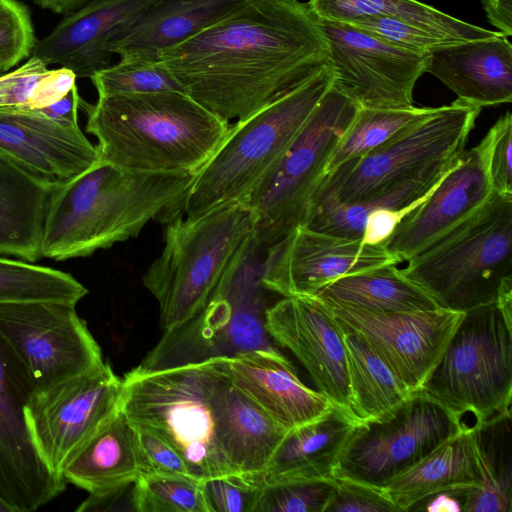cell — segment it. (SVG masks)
<instances>
[{
	"label": "cell",
	"mask_w": 512,
	"mask_h": 512,
	"mask_svg": "<svg viewBox=\"0 0 512 512\" xmlns=\"http://www.w3.org/2000/svg\"><path fill=\"white\" fill-rule=\"evenodd\" d=\"M122 379L109 363L33 392L24 416L33 445L56 476L119 410Z\"/></svg>",
	"instance_id": "cell-14"
},
{
	"label": "cell",
	"mask_w": 512,
	"mask_h": 512,
	"mask_svg": "<svg viewBox=\"0 0 512 512\" xmlns=\"http://www.w3.org/2000/svg\"><path fill=\"white\" fill-rule=\"evenodd\" d=\"M90 79L98 96L162 91L184 92L158 61L122 58L116 64L98 71Z\"/></svg>",
	"instance_id": "cell-40"
},
{
	"label": "cell",
	"mask_w": 512,
	"mask_h": 512,
	"mask_svg": "<svg viewBox=\"0 0 512 512\" xmlns=\"http://www.w3.org/2000/svg\"><path fill=\"white\" fill-rule=\"evenodd\" d=\"M333 84L359 107L413 105V90L429 54L394 45L349 23L319 20Z\"/></svg>",
	"instance_id": "cell-15"
},
{
	"label": "cell",
	"mask_w": 512,
	"mask_h": 512,
	"mask_svg": "<svg viewBox=\"0 0 512 512\" xmlns=\"http://www.w3.org/2000/svg\"><path fill=\"white\" fill-rule=\"evenodd\" d=\"M359 106L334 84L280 159L239 203L254 219L253 237L267 248L301 225L327 164Z\"/></svg>",
	"instance_id": "cell-9"
},
{
	"label": "cell",
	"mask_w": 512,
	"mask_h": 512,
	"mask_svg": "<svg viewBox=\"0 0 512 512\" xmlns=\"http://www.w3.org/2000/svg\"><path fill=\"white\" fill-rule=\"evenodd\" d=\"M314 296L328 304L369 313H414L440 308L394 264L339 277Z\"/></svg>",
	"instance_id": "cell-32"
},
{
	"label": "cell",
	"mask_w": 512,
	"mask_h": 512,
	"mask_svg": "<svg viewBox=\"0 0 512 512\" xmlns=\"http://www.w3.org/2000/svg\"><path fill=\"white\" fill-rule=\"evenodd\" d=\"M333 83L329 64L247 119L231 124L182 206L195 218L241 202L280 159Z\"/></svg>",
	"instance_id": "cell-6"
},
{
	"label": "cell",
	"mask_w": 512,
	"mask_h": 512,
	"mask_svg": "<svg viewBox=\"0 0 512 512\" xmlns=\"http://www.w3.org/2000/svg\"><path fill=\"white\" fill-rule=\"evenodd\" d=\"M325 304L336 321L362 337L412 392L427 380L464 315L443 308L369 313Z\"/></svg>",
	"instance_id": "cell-17"
},
{
	"label": "cell",
	"mask_w": 512,
	"mask_h": 512,
	"mask_svg": "<svg viewBox=\"0 0 512 512\" xmlns=\"http://www.w3.org/2000/svg\"><path fill=\"white\" fill-rule=\"evenodd\" d=\"M89 1L91 0H34L42 8L55 13H70Z\"/></svg>",
	"instance_id": "cell-51"
},
{
	"label": "cell",
	"mask_w": 512,
	"mask_h": 512,
	"mask_svg": "<svg viewBox=\"0 0 512 512\" xmlns=\"http://www.w3.org/2000/svg\"><path fill=\"white\" fill-rule=\"evenodd\" d=\"M511 411L472 425L480 483L466 491L465 512H511Z\"/></svg>",
	"instance_id": "cell-33"
},
{
	"label": "cell",
	"mask_w": 512,
	"mask_h": 512,
	"mask_svg": "<svg viewBox=\"0 0 512 512\" xmlns=\"http://www.w3.org/2000/svg\"><path fill=\"white\" fill-rule=\"evenodd\" d=\"M433 189H431L421 198L402 208H381L371 212L367 216L365 222L361 237L362 243L368 245L384 244L393 234L402 219L414 209H416L419 205H421L423 201L427 199Z\"/></svg>",
	"instance_id": "cell-48"
},
{
	"label": "cell",
	"mask_w": 512,
	"mask_h": 512,
	"mask_svg": "<svg viewBox=\"0 0 512 512\" xmlns=\"http://www.w3.org/2000/svg\"><path fill=\"white\" fill-rule=\"evenodd\" d=\"M243 0H157L107 49L122 58L157 61L162 50L182 43L234 9Z\"/></svg>",
	"instance_id": "cell-25"
},
{
	"label": "cell",
	"mask_w": 512,
	"mask_h": 512,
	"mask_svg": "<svg viewBox=\"0 0 512 512\" xmlns=\"http://www.w3.org/2000/svg\"><path fill=\"white\" fill-rule=\"evenodd\" d=\"M30 58L16 70L0 74V108L39 109L65 96L76 84V75L60 67L48 69Z\"/></svg>",
	"instance_id": "cell-38"
},
{
	"label": "cell",
	"mask_w": 512,
	"mask_h": 512,
	"mask_svg": "<svg viewBox=\"0 0 512 512\" xmlns=\"http://www.w3.org/2000/svg\"><path fill=\"white\" fill-rule=\"evenodd\" d=\"M81 98L75 85L65 96L58 101L39 108L38 110L46 117L69 126L78 124V108Z\"/></svg>",
	"instance_id": "cell-49"
},
{
	"label": "cell",
	"mask_w": 512,
	"mask_h": 512,
	"mask_svg": "<svg viewBox=\"0 0 512 512\" xmlns=\"http://www.w3.org/2000/svg\"><path fill=\"white\" fill-rule=\"evenodd\" d=\"M265 328L300 361L319 392L352 412L344 332L322 300L282 297L267 309Z\"/></svg>",
	"instance_id": "cell-19"
},
{
	"label": "cell",
	"mask_w": 512,
	"mask_h": 512,
	"mask_svg": "<svg viewBox=\"0 0 512 512\" xmlns=\"http://www.w3.org/2000/svg\"><path fill=\"white\" fill-rule=\"evenodd\" d=\"M225 376L221 358L148 373L132 369L122 379L120 406L136 428L175 448L192 477L235 473L219 434L217 402Z\"/></svg>",
	"instance_id": "cell-5"
},
{
	"label": "cell",
	"mask_w": 512,
	"mask_h": 512,
	"mask_svg": "<svg viewBox=\"0 0 512 512\" xmlns=\"http://www.w3.org/2000/svg\"><path fill=\"white\" fill-rule=\"evenodd\" d=\"M182 90L221 119L240 122L329 64L307 2L243 0L201 31L158 53Z\"/></svg>",
	"instance_id": "cell-1"
},
{
	"label": "cell",
	"mask_w": 512,
	"mask_h": 512,
	"mask_svg": "<svg viewBox=\"0 0 512 512\" xmlns=\"http://www.w3.org/2000/svg\"><path fill=\"white\" fill-rule=\"evenodd\" d=\"M432 110L431 107L414 105L395 108L359 107L327 164L326 174L382 145Z\"/></svg>",
	"instance_id": "cell-37"
},
{
	"label": "cell",
	"mask_w": 512,
	"mask_h": 512,
	"mask_svg": "<svg viewBox=\"0 0 512 512\" xmlns=\"http://www.w3.org/2000/svg\"><path fill=\"white\" fill-rule=\"evenodd\" d=\"M36 43L27 7L16 0H0V72L30 57Z\"/></svg>",
	"instance_id": "cell-43"
},
{
	"label": "cell",
	"mask_w": 512,
	"mask_h": 512,
	"mask_svg": "<svg viewBox=\"0 0 512 512\" xmlns=\"http://www.w3.org/2000/svg\"><path fill=\"white\" fill-rule=\"evenodd\" d=\"M426 72L471 105L512 100V45L502 34L442 46L429 53Z\"/></svg>",
	"instance_id": "cell-24"
},
{
	"label": "cell",
	"mask_w": 512,
	"mask_h": 512,
	"mask_svg": "<svg viewBox=\"0 0 512 512\" xmlns=\"http://www.w3.org/2000/svg\"><path fill=\"white\" fill-rule=\"evenodd\" d=\"M195 174L144 173L98 161L55 183L47 205L41 255L85 257L136 237L151 220L182 212Z\"/></svg>",
	"instance_id": "cell-2"
},
{
	"label": "cell",
	"mask_w": 512,
	"mask_h": 512,
	"mask_svg": "<svg viewBox=\"0 0 512 512\" xmlns=\"http://www.w3.org/2000/svg\"><path fill=\"white\" fill-rule=\"evenodd\" d=\"M336 480L324 512H399L382 488L353 480Z\"/></svg>",
	"instance_id": "cell-46"
},
{
	"label": "cell",
	"mask_w": 512,
	"mask_h": 512,
	"mask_svg": "<svg viewBox=\"0 0 512 512\" xmlns=\"http://www.w3.org/2000/svg\"><path fill=\"white\" fill-rule=\"evenodd\" d=\"M208 512H255L262 491L259 474L229 473L200 480Z\"/></svg>",
	"instance_id": "cell-42"
},
{
	"label": "cell",
	"mask_w": 512,
	"mask_h": 512,
	"mask_svg": "<svg viewBox=\"0 0 512 512\" xmlns=\"http://www.w3.org/2000/svg\"><path fill=\"white\" fill-rule=\"evenodd\" d=\"M0 512H11L9 507H7L3 501L0 499Z\"/></svg>",
	"instance_id": "cell-52"
},
{
	"label": "cell",
	"mask_w": 512,
	"mask_h": 512,
	"mask_svg": "<svg viewBox=\"0 0 512 512\" xmlns=\"http://www.w3.org/2000/svg\"><path fill=\"white\" fill-rule=\"evenodd\" d=\"M80 106L99 161L134 172L196 175L231 127L181 91L98 96Z\"/></svg>",
	"instance_id": "cell-3"
},
{
	"label": "cell",
	"mask_w": 512,
	"mask_h": 512,
	"mask_svg": "<svg viewBox=\"0 0 512 512\" xmlns=\"http://www.w3.org/2000/svg\"><path fill=\"white\" fill-rule=\"evenodd\" d=\"M54 184L0 157V255L32 263L42 258L43 223Z\"/></svg>",
	"instance_id": "cell-30"
},
{
	"label": "cell",
	"mask_w": 512,
	"mask_h": 512,
	"mask_svg": "<svg viewBox=\"0 0 512 512\" xmlns=\"http://www.w3.org/2000/svg\"><path fill=\"white\" fill-rule=\"evenodd\" d=\"M266 248L253 234L231 260L202 309L164 331L133 370L148 373L254 350H278L265 328L275 293L262 283Z\"/></svg>",
	"instance_id": "cell-4"
},
{
	"label": "cell",
	"mask_w": 512,
	"mask_h": 512,
	"mask_svg": "<svg viewBox=\"0 0 512 512\" xmlns=\"http://www.w3.org/2000/svg\"><path fill=\"white\" fill-rule=\"evenodd\" d=\"M137 512H208L200 480L183 475L144 474L133 484Z\"/></svg>",
	"instance_id": "cell-39"
},
{
	"label": "cell",
	"mask_w": 512,
	"mask_h": 512,
	"mask_svg": "<svg viewBox=\"0 0 512 512\" xmlns=\"http://www.w3.org/2000/svg\"><path fill=\"white\" fill-rule=\"evenodd\" d=\"M217 412L221 447L232 471L262 473L288 430L236 388L227 373L219 391Z\"/></svg>",
	"instance_id": "cell-28"
},
{
	"label": "cell",
	"mask_w": 512,
	"mask_h": 512,
	"mask_svg": "<svg viewBox=\"0 0 512 512\" xmlns=\"http://www.w3.org/2000/svg\"><path fill=\"white\" fill-rule=\"evenodd\" d=\"M342 329L351 411L359 422L378 418L401 404L412 391L362 337Z\"/></svg>",
	"instance_id": "cell-35"
},
{
	"label": "cell",
	"mask_w": 512,
	"mask_h": 512,
	"mask_svg": "<svg viewBox=\"0 0 512 512\" xmlns=\"http://www.w3.org/2000/svg\"><path fill=\"white\" fill-rule=\"evenodd\" d=\"M365 30L399 47L429 54L454 42L414 27L401 20L386 16H366L345 22Z\"/></svg>",
	"instance_id": "cell-44"
},
{
	"label": "cell",
	"mask_w": 512,
	"mask_h": 512,
	"mask_svg": "<svg viewBox=\"0 0 512 512\" xmlns=\"http://www.w3.org/2000/svg\"><path fill=\"white\" fill-rule=\"evenodd\" d=\"M487 19L505 37L512 35V0H481Z\"/></svg>",
	"instance_id": "cell-50"
},
{
	"label": "cell",
	"mask_w": 512,
	"mask_h": 512,
	"mask_svg": "<svg viewBox=\"0 0 512 512\" xmlns=\"http://www.w3.org/2000/svg\"><path fill=\"white\" fill-rule=\"evenodd\" d=\"M87 293L69 273L0 257V303L58 301L76 305Z\"/></svg>",
	"instance_id": "cell-36"
},
{
	"label": "cell",
	"mask_w": 512,
	"mask_h": 512,
	"mask_svg": "<svg viewBox=\"0 0 512 512\" xmlns=\"http://www.w3.org/2000/svg\"><path fill=\"white\" fill-rule=\"evenodd\" d=\"M157 0H91L67 13L31 56L58 64L78 78H91L111 65L108 42Z\"/></svg>",
	"instance_id": "cell-22"
},
{
	"label": "cell",
	"mask_w": 512,
	"mask_h": 512,
	"mask_svg": "<svg viewBox=\"0 0 512 512\" xmlns=\"http://www.w3.org/2000/svg\"><path fill=\"white\" fill-rule=\"evenodd\" d=\"M481 109L459 99L435 107L382 145L326 174L322 182L343 203L374 197L435 164L458 157Z\"/></svg>",
	"instance_id": "cell-11"
},
{
	"label": "cell",
	"mask_w": 512,
	"mask_h": 512,
	"mask_svg": "<svg viewBox=\"0 0 512 512\" xmlns=\"http://www.w3.org/2000/svg\"><path fill=\"white\" fill-rule=\"evenodd\" d=\"M403 274L440 308L466 312L495 302L512 278V195L492 192L455 228L414 255Z\"/></svg>",
	"instance_id": "cell-7"
},
{
	"label": "cell",
	"mask_w": 512,
	"mask_h": 512,
	"mask_svg": "<svg viewBox=\"0 0 512 512\" xmlns=\"http://www.w3.org/2000/svg\"><path fill=\"white\" fill-rule=\"evenodd\" d=\"M221 359L233 385L288 431L320 418L336 405L306 386L279 350H254Z\"/></svg>",
	"instance_id": "cell-23"
},
{
	"label": "cell",
	"mask_w": 512,
	"mask_h": 512,
	"mask_svg": "<svg viewBox=\"0 0 512 512\" xmlns=\"http://www.w3.org/2000/svg\"><path fill=\"white\" fill-rule=\"evenodd\" d=\"M336 485L335 478L262 482L255 512H324Z\"/></svg>",
	"instance_id": "cell-41"
},
{
	"label": "cell",
	"mask_w": 512,
	"mask_h": 512,
	"mask_svg": "<svg viewBox=\"0 0 512 512\" xmlns=\"http://www.w3.org/2000/svg\"><path fill=\"white\" fill-rule=\"evenodd\" d=\"M358 423L352 412L334 405L320 418L289 430L260 480L334 478L339 456Z\"/></svg>",
	"instance_id": "cell-26"
},
{
	"label": "cell",
	"mask_w": 512,
	"mask_h": 512,
	"mask_svg": "<svg viewBox=\"0 0 512 512\" xmlns=\"http://www.w3.org/2000/svg\"><path fill=\"white\" fill-rule=\"evenodd\" d=\"M31 386L0 340V499L11 512H32L59 496L67 482L39 457L24 408Z\"/></svg>",
	"instance_id": "cell-18"
},
{
	"label": "cell",
	"mask_w": 512,
	"mask_h": 512,
	"mask_svg": "<svg viewBox=\"0 0 512 512\" xmlns=\"http://www.w3.org/2000/svg\"><path fill=\"white\" fill-rule=\"evenodd\" d=\"M492 192L483 138L460 154L427 199L402 219L385 247L398 263L408 261L473 214Z\"/></svg>",
	"instance_id": "cell-20"
},
{
	"label": "cell",
	"mask_w": 512,
	"mask_h": 512,
	"mask_svg": "<svg viewBox=\"0 0 512 512\" xmlns=\"http://www.w3.org/2000/svg\"><path fill=\"white\" fill-rule=\"evenodd\" d=\"M75 307L58 301L0 303V340L33 392L104 363Z\"/></svg>",
	"instance_id": "cell-13"
},
{
	"label": "cell",
	"mask_w": 512,
	"mask_h": 512,
	"mask_svg": "<svg viewBox=\"0 0 512 512\" xmlns=\"http://www.w3.org/2000/svg\"><path fill=\"white\" fill-rule=\"evenodd\" d=\"M307 3L319 20L348 22L366 16H386L453 41L501 34L459 20L417 0H309Z\"/></svg>",
	"instance_id": "cell-34"
},
{
	"label": "cell",
	"mask_w": 512,
	"mask_h": 512,
	"mask_svg": "<svg viewBox=\"0 0 512 512\" xmlns=\"http://www.w3.org/2000/svg\"><path fill=\"white\" fill-rule=\"evenodd\" d=\"M419 390L459 418L472 414L475 423L511 411L512 320L496 301L464 312Z\"/></svg>",
	"instance_id": "cell-10"
},
{
	"label": "cell",
	"mask_w": 512,
	"mask_h": 512,
	"mask_svg": "<svg viewBox=\"0 0 512 512\" xmlns=\"http://www.w3.org/2000/svg\"><path fill=\"white\" fill-rule=\"evenodd\" d=\"M477 465L472 426L445 441L414 466L392 478L382 490L400 511L433 494L477 487Z\"/></svg>",
	"instance_id": "cell-29"
},
{
	"label": "cell",
	"mask_w": 512,
	"mask_h": 512,
	"mask_svg": "<svg viewBox=\"0 0 512 512\" xmlns=\"http://www.w3.org/2000/svg\"><path fill=\"white\" fill-rule=\"evenodd\" d=\"M0 157L49 182L70 179L99 161L79 125L56 122L38 109L0 108Z\"/></svg>",
	"instance_id": "cell-21"
},
{
	"label": "cell",
	"mask_w": 512,
	"mask_h": 512,
	"mask_svg": "<svg viewBox=\"0 0 512 512\" xmlns=\"http://www.w3.org/2000/svg\"><path fill=\"white\" fill-rule=\"evenodd\" d=\"M487 145L489 178L493 192L512 195V115L497 119L484 136Z\"/></svg>",
	"instance_id": "cell-45"
},
{
	"label": "cell",
	"mask_w": 512,
	"mask_h": 512,
	"mask_svg": "<svg viewBox=\"0 0 512 512\" xmlns=\"http://www.w3.org/2000/svg\"><path fill=\"white\" fill-rule=\"evenodd\" d=\"M136 430L144 474L192 477L183 457L168 442L151 431L141 428Z\"/></svg>",
	"instance_id": "cell-47"
},
{
	"label": "cell",
	"mask_w": 512,
	"mask_h": 512,
	"mask_svg": "<svg viewBox=\"0 0 512 512\" xmlns=\"http://www.w3.org/2000/svg\"><path fill=\"white\" fill-rule=\"evenodd\" d=\"M144 474L137 430L121 406L67 462L62 478L88 493L132 484Z\"/></svg>",
	"instance_id": "cell-27"
},
{
	"label": "cell",
	"mask_w": 512,
	"mask_h": 512,
	"mask_svg": "<svg viewBox=\"0 0 512 512\" xmlns=\"http://www.w3.org/2000/svg\"><path fill=\"white\" fill-rule=\"evenodd\" d=\"M459 156L435 164L374 197L353 203L339 201L321 182L301 225L335 236L361 239L367 216L371 212L381 208H402L421 198L441 181Z\"/></svg>",
	"instance_id": "cell-31"
},
{
	"label": "cell",
	"mask_w": 512,
	"mask_h": 512,
	"mask_svg": "<svg viewBox=\"0 0 512 512\" xmlns=\"http://www.w3.org/2000/svg\"><path fill=\"white\" fill-rule=\"evenodd\" d=\"M165 223L163 249L142 277L158 302L164 331L202 309L231 260L253 234L254 219L238 202L195 218L178 213Z\"/></svg>",
	"instance_id": "cell-8"
},
{
	"label": "cell",
	"mask_w": 512,
	"mask_h": 512,
	"mask_svg": "<svg viewBox=\"0 0 512 512\" xmlns=\"http://www.w3.org/2000/svg\"><path fill=\"white\" fill-rule=\"evenodd\" d=\"M466 426L462 418L416 390L389 412L355 426L333 476L382 488Z\"/></svg>",
	"instance_id": "cell-12"
},
{
	"label": "cell",
	"mask_w": 512,
	"mask_h": 512,
	"mask_svg": "<svg viewBox=\"0 0 512 512\" xmlns=\"http://www.w3.org/2000/svg\"><path fill=\"white\" fill-rule=\"evenodd\" d=\"M399 264L382 245H368L299 225L266 248L262 283L281 297L314 296L331 281Z\"/></svg>",
	"instance_id": "cell-16"
}]
</instances>
